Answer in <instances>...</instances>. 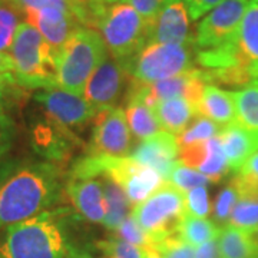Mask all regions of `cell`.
Here are the masks:
<instances>
[{"label": "cell", "mask_w": 258, "mask_h": 258, "mask_svg": "<svg viewBox=\"0 0 258 258\" xmlns=\"http://www.w3.org/2000/svg\"><path fill=\"white\" fill-rule=\"evenodd\" d=\"M92 141L86 152L126 157L132 149V134L125 109L102 108L93 118Z\"/></svg>", "instance_id": "12"}, {"label": "cell", "mask_w": 258, "mask_h": 258, "mask_svg": "<svg viewBox=\"0 0 258 258\" xmlns=\"http://www.w3.org/2000/svg\"><path fill=\"white\" fill-rule=\"evenodd\" d=\"M66 258H103L95 248V245L86 241H81L69 251Z\"/></svg>", "instance_id": "44"}, {"label": "cell", "mask_w": 258, "mask_h": 258, "mask_svg": "<svg viewBox=\"0 0 258 258\" xmlns=\"http://www.w3.org/2000/svg\"><path fill=\"white\" fill-rule=\"evenodd\" d=\"M194 258H221L220 247H218V238L204 242L201 245L195 247Z\"/></svg>", "instance_id": "45"}, {"label": "cell", "mask_w": 258, "mask_h": 258, "mask_svg": "<svg viewBox=\"0 0 258 258\" xmlns=\"http://www.w3.org/2000/svg\"><path fill=\"white\" fill-rule=\"evenodd\" d=\"M208 83V78L201 68H195L185 74L155 83H139L129 79L126 98H137L151 108L162 101L185 98L197 106L204 88Z\"/></svg>", "instance_id": "10"}, {"label": "cell", "mask_w": 258, "mask_h": 258, "mask_svg": "<svg viewBox=\"0 0 258 258\" xmlns=\"http://www.w3.org/2000/svg\"><path fill=\"white\" fill-rule=\"evenodd\" d=\"M66 176L108 178L123 189L132 208L145 201L165 182L159 172L139 164L132 157H113L91 152L75 159Z\"/></svg>", "instance_id": "4"}, {"label": "cell", "mask_w": 258, "mask_h": 258, "mask_svg": "<svg viewBox=\"0 0 258 258\" xmlns=\"http://www.w3.org/2000/svg\"><path fill=\"white\" fill-rule=\"evenodd\" d=\"M99 3H103V5H113V3H118L120 0H96Z\"/></svg>", "instance_id": "50"}, {"label": "cell", "mask_w": 258, "mask_h": 258, "mask_svg": "<svg viewBox=\"0 0 258 258\" xmlns=\"http://www.w3.org/2000/svg\"><path fill=\"white\" fill-rule=\"evenodd\" d=\"M251 3H257L258 5V0H251Z\"/></svg>", "instance_id": "51"}, {"label": "cell", "mask_w": 258, "mask_h": 258, "mask_svg": "<svg viewBox=\"0 0 258 258\" xmlns=\"http://www.w3.org/2000/svg\"><path fill=\"white\" fill-rule=\"evenodd\" d=\"M64 197H68L75 212L83 220L102 224L106 217V201L103 182L99 178H69L64 181Z\"/></svg>", "instance_id": "17"}, {"label": "cell", "mask_w": 258, "mask_h": 258, "mask_svg": "<svg viewBox=\"0 0 258 258\" xmlns=\"http://www.w3.org/2000/svg\"><path fill=\"white\" fill-rule=\"evenodd\" d=\"M131 157L139 164L155 169L166 181L179 159V145L175 135L162 129L155 135L141 141Z\"/></svg>", "instance_id": "19"}, {"label": "cell", "mask_w": 258, "mask_h": 258, "mask_svg": "<svg viewBox=\"0 0 258 258\" xmlns=\"http://www.w3.org/2000/svg\"><path fill=\"white\" fill-rule=\"evenodd\" d=\"M197 64L208 82L248 85L258 78V5L251 3L235 36L224 46L198 50Z\"/></svg>", "instance_id": "3"}, {"label": "cell", "mask_w": 258, "mask_h": 258, "mask_svg": "<svg viewBox=\"0 0 258 258\" xmlns=\"http://www.w3.org/2000/svg\"><path fill=\"white\" fill-rule=\"evenodd\" d=\"M237 203H238V192L230 181L220 191L217 200H215L214 208H212V221L221 228L224 225H227L231 217V212Z\"/></svg>", "instance_id": "37"}, {"label": "cell", "mask_w": 258, "mask_h": 258, "mask_svg": "<svg viewBox=\"0 0 258 258\" xmlns=\"http://www.w3.org/2000/svg\"><path fill=\"white\" fill-rule=\"evenodd\" d=\"M120 2L128 3L129 6H132L134 9L137 10L141 15V18L149 25V29H151L154 20L158 16L159 10L162 9V6L165 3V0H120Z\"/></svg>", "instance_id": "42"}, {"label": "cell", "mask_w": 258, "mask_h": 258, "mask_svg": "<svg viewBox=\"0 0 258 258\" xmlns=\"http://www.w3.org/2000/svg\"><path fill=\"white\" fill-rule=\"evenodd\" d=\"M228 224L252 232L258 225V200H238L231 212Z\"/></svg>", "instance_id": "35"}, {"label": "cell", "mask_w": 258, "mask_h": 258, "mask_svg": "<svg viewBox=\"0 0 258 258\" xmlns=\"http://www.w3.org/2000/svg\"><path fill=\"white\" fill-rule=\"evenodd\" d=\"M131 215L155 241L176 234L185 215V195L165 181L145 201L134 207Z\"/></svg>", "instance_id": "9"}, {"label": "cell", "mask_w": 258, "mask_h": 258, "mask_svg": "<svg viewBox=\"0 0 258 258\" xmlns=\"http://www.w3.org/2000/svg\"><path fill=\"white\" fill-rule=\"evenodd\" d=\"M26 89L18 86L16 83L0 78V115H9L10 111L22 101Z\"/></svg>", "instance_id": "40"}, {"label": "cell", "mask_w": 258, "mask_h": 258, "mask_svg": "<svg viewBox=\"0 0 258 258\" xmlns=\"http://www.w3.org/2000/svg\"><path fill=\"white\" fill-rule=\"evenodd\" d=\"M10 3L22 13V16L28 12L57 8V9L74 12L78 20H79L83 6V0H10Z\"/></svg>", "instance_id": "36"}, {"label": "cell", "mask_w": 258, "mask_h": 258, "mask_svg": "<svg viewBox=\"0 0 258 258\" xmlns=\"http://www.w3.org/2000/svg\"><path fill=\"white\" fill-rule=\"evenodd\" d=\"M251 237H252L254 242H255V244L258 245V225H257V228H255V230L251 232Z\"/></svg>", "instance_id": "49"}, {"label": "cell", "mask_w": 258, "mask_h": 258, "mask_svg": "<svg viewBox=\"0 0 258 258\" xmlns=\"http://www.w3.org/2000/svg\"><path fill=\"white\" fill-rule=\"evenodd\" d=\"M64 181L62 165L49 161L22 164L0 184V231L60 205Z\"/></svg>", "instance_id": "1"}, {"label": "cell", "mask_w": 258, "mask_h": 258, "mask_svg": "<svg viewBox=\"0 0 258 258\" xmlns=\"http://www.w3.org/2000/svg\"><path fill=\"white\" fill-rule=\"evenodd\" d=\"M102 182H103V192L106 201V217L102 225L109 232H115L120 225V222L131 214L132 205L119 185L115 184L108 178H102Z\"/></svg>", "instance_id": "27"}, {"label": "cell", "mask_w": 258, "mask_h": 258, "mask_svg": "<svg viewBox=\"0 0 258 258\" xmlns=\"http://www.w3.org/2000/svg\"><path fill=\"white\" fill-rule=\"evenodd\" d=\"M185 195V214L208 218L211 214V203L207 186H197L184 194Z\"/></svg>", "instance_id": "39"}, {"label": "cell", "mask_w": 258, "mask_h": 258, "mask_svg": "<svg viewBox=\"0 0 258 258\" xmlns=\"http://www.w3.org/2000/svg\"><path fill=\"white\" fill-rule=\"evenodd\" d=\"M152 109L161 128L175 137L198 116L197 106L185 98H174L159 102Z\"/></svg>", "instance_id": "23"}, {"label": "cell", "mask_w": 258, "mask_h": 258, "mask_svg": "<svg viewBox=\"0 0 258 258\" xmlns=\"http://www.w3.org/2000/svg\"><path fill=\"white\" fill-rule=\"evenodd\" d=\"M251 0H224L197 25L194 45L198 50L224 46L235 36Z\"/></svg>", "instance_id": "11"}, {"label": "cell", "mask_w": 258, "mask_h": 258, "mask_svg": "<svg viewBox=\"0 0 258 258\" xmlns=\"http://www.w3.org/2000/svg\"><path fill=\"white\" fill-rule=\"evenodd\" d=\"M108 56L101 33L79 26L63 46L56 50V88L83 95L89 78Z\"/></svg>", "instance_id": "5"}, {"label": "cell", "mask_w": 258, "mask_h": 258, "mask_svg": "<svg viewBox=\"0 0 258 258\" xmlns=\"http://www.w3.org/2000/svg\"><path fill=\"white\" fill-rule=\"evenodd\" d=\"M9 55L15 82L26 91L56 88V50L28 22L19 25Z\"/></svg>", "instance_id": "6"}, {"label": "cell", "mask_w": 258, "mask_h": 258, "mask_svg": "<svg viewBox=\"0 0 258 258\" xmlns=\"http://www.w3.org/2000/svg\"><path fill=\"white\" fill-rule=\"evenodd\" d=\"M126 78L129 75L123 62L109 55L89 78L83 96L96 109L115 108L125 96Z\"/></svg>", "instance_id": "14"}, {"label": "cell", "mask_w": 258, "mask_h": 258, "mask_svg": "<svg viewBox=\"0 0 258 258\" xmlns=\"http://www.w3.org/2000/svg\"><path fill=\"white\" fill-rule=\"evenodd\" d=\"M218 137L221 139L227 164L232 172H237L258 151L257 137L242 128L237 122L221 128Z\"/></svg>", "instance_id": "21"}, {"label": "cell", "mask_w": 258, "mask_h": 258, "mask_svg": "<svg viewBox=\"0 0 258 258\" xmlns=\"http://www.w3.org/2000/svg\"><path fill=\"white\" fill-rule=\"evenodd\" d=\"M79 215L57 205L26 221L0 231V258H66L81 241L76 238Z\"/></svg>", "instance_id": "2"}, {"label": "cell", "mask_w": 258, "mask_h": 258, "mask_svg": "<svg viewBox=\"0 0 258 258\" xmlns=\"http://www.w3.org/2000/svg\"><path fill=\"white\" fill-rule=\"evenodd\" d=\"M220 232L221 227L210 218H200L188 214H185L176 230V234L191 247H198L204 242L217 240Z\"/></svg>", "instance_id": "28"}, {"label": "cell", "mask_w": 258, "mask_h": 258, "mask_svg": "<svg viewBox=\"0 0 258 258\" xmlns=\"http://www.w3.org/2000/svg\"><path fill=\"white\" fill-rule=\"evenodd\" d=\"M22 13L10 0H0V52L9 53L19 25L23 22Z\"/></svg>", "instance_id": "31"}, {"label": "cell", "mask_w": 258, "mask_h": 258, "mask_svg": "<svg viewBox=\"0 0 258 258\" xmlns=\"http://www.w3.org/2000/svg\"><path fill=\"white\" fill-rule=\"evenodd\" d=\"M23 162L18 161V159H10V158H5V159H0V184L10 176L19 166L22 165Z\"/></svg>", "instance_id": "47"}, {"label": "cell", "mask_w": 258, "mask_h": 258, "mask_svg": "<svg viewBox=\"0 0 258 258\" xmlns=\"http://www.w3.org/2000/svg\"><path fill=\"white\" fill-rule=\"evenodd\" d=\"M95 30H99L112 57L126 62L149 42V25L128 3L103 5Z\"/></svg>", "instance_id": "7"}, {"label": "cell", "mask_w": 258, "mask_h": 258, "mask_svg": "<svg viewBox=\"0 0 258 258\" xmlns=\"http://www.w3.org/2000/svg\"><path fill=\"white\" fill-rule=\"evenodd\" d=\"M0 78L15 82V68H13V60L9 53L0 52Z\"/></svg>", "instance_id": "46"}, {"label": "cell", "mask_w": 258, "mask_h": 258, "mask_svg": "<svg viewBox=\"0 0 258 258\" xmlns=\"http://www.w3.org/2000/svg\"><path fill=\"white\" fill-rule=\"evenodd\" d=\"M30 139L32 147L40 157L57 165L66 162L72 157L75 149L81 145V141L72 129L57 123L49 116L33 123Z\"/></svg>", "instance_id": "15"}, {"label": "cell", "mask_w": 258, "mask_h": 258, "mask_svg": "<svg viewBox=\"0 0 258 258\" xmlns=\"http://www.w3.org/2000/svg\"><path fill=\"white\" fill-rule=\"evenodd\" d=\"M23 18L25 22L30 23L40 32V35L55 50L63 46L64 42L75 30L82 26L74 12L57 8L28 12L23 15Z\"/></svg>", "instance_id": "20"}, {"label": "cell", "mask_w": 258, "mask_h": 258, "mask_svg": "<svg viewBox=\"0 0 258 258\" xmlns=\"http://www.w3.org/2000/svg\"><path fill=\"white\" fill-rule=\"evenodd\" d=\"M154 249L161 258H194V247L185 242L178 234L157 240Z\"/></svg>", "instance_id": "38"}, {"label": "cell", "mask_w": 258, "mask_h": 258, "mask_svg": "<svg viewBox=\"0 0 258 258\" xmlns=\"http://www.w3.org/2000/svg\"><path fill=\"white\" fill-rule=\"evenodd\" d=\"M125 115L134 138L144 141L162 131L154 109L137 98H126Z\"/></svg>", "instance_id": "25"}, {"label": "cell", "mask_w": 258, "mask_h": 258, "mask_svg": "<svg viewBox=\"0 0 258 258\" xmlns=\"http://www.w3.org/2000/svg\"><path fill=\"white\" fill-rule=\"evenodd\" d=\"M123 64L131 81L155 83L195 69L197 47L194 42L182 45L148 43Z\"/></svg>", "instance_id": "8"}, {"label": "cell", "mask_w": 258, "mask_h": 258, "mask_svg": "<svg viewBox=\"0 0 258 258\" xmlns=\"http://www.w3.org/2000/svg\"><path fill=\"white\" fill-rule=\"evenodd\" d=\"M179 162L204 174L211 182L221 181L230 172L220 137L179 148Z\"/></svg>", "instance_id": "18"}, {"label": "cell", "mask_w": 258, "mask_h": 258, "mask_svg": "<svg viewBox=\"0 0 258 258\" xmlns=\"http://www.w3.org/2000/svg\"><path fill=\"white\" fill-rule=\"evenodd\" d=\"M115 234L119 235L122 240L128 241L129 244L138 247L142 251L154 249V245H155V238L152 235H149L147 231L135 221V218L131 214L120 222V225L118 227V230L115 231Z\"/></svg>", "instance_id": "34"}, {"label": "cell", "mask_w": 258, "mask_h": 258, "mask_svg": "<svg viewBox=\"0 0 258 258\" xmlns=\"http://www.w3.org/2000/svg\"><path fill=\"white\" fill-rule=\"evenodd\" d=\"M189 18L192 22H197L203 18L204 15L210 13L212 9H215L218 5H221L224 0H185Z\"/></svg>", "instance_id": "43"}, {"label": "cell", "mask_w": 258, "mask_h": 258, "mask_svg": "<svg viewBox=\"0 0 258 258\" xmlns=\"http://www.w3.org/2000/svg\"><path fill=\"white\" fill-rule=\"evenodd\" d=\"M95 248L103 258H142L144 251L128 241L122 240L119 235L111 232L106 238L96 241Z\"/></svg>", "instance_id": "32"}, {"label": "cell", "mask_w": 258, "mask_h": 258, "mask_svg": "<svg viewBox=\"0 0 258 258\" xmlns=\"http://www.w3.org/2000/svg\"><path fill=\"white\" fill-rule=\"evenodd\" d=\"M18 135L16 123L9 115H0V159L8 158Z\"/></svg>", "instance_id": "41"}, {"label": "cell", "mask_w": 258, "mask_h": 258, "mask_svg": "<svg viewBox=\"0 0 258 258\" xmlns=\"http://www.w3.org/2000/svg\"><path fill=\"white\" fill-rule=\"evenodd\" d=\"M254 81H255V79H254ZM257 81H258V78H257Z\"/></svg>", "instance_id": "52"}, {"label": "cell", "mask_w": 258, "mask_h": 258, "mask_svg": "<svg viewBox=\"0 0 258 258\" xmlns=\"http://www.w3.org/2000/svg\"><path fill=\"white\" fill-rule=\"evenodd\" d=\"M142 258H161V255L155 249H147V251H144V257Z\"/></svg>", "instance_id": "48"}, {"label": "cell", "mask_w": 258, "mask_h": 258, "mask_svg": "<svg viewBox=\"0 0 258 258\" xmlns=\"http://www.w3.org/2000/svg\"><path fill=\"white\" fill-rule=\"evenodd\" d=\"M191 22L185 0H165L151 26L148 43L182 45L194 42Z\"/></svg>", "instance_id": "16"}, {"label": "cell", "mask_w": 258, "mask_h": 258, "mask_svg": "<svg viewBox=\"0 0 258 258\" xmlns=\"http://www.w3.org/2000/svg\"><path fill=\"white\" fill-rule=\"evenodd\" d=\"M232 93L235 120L258 138V81H252Z\"/></svg>", "instance_id": "26"}, {"label": "cell", "mask_w": 258, "mask_h": 258, "mask_svg": "<svg viewBox=\"0 0 258 258\" xmlns=\"http://www.w3.org/2000/svg\"><path fill=\"white\" fill-rule=\"evenodd\" d=\"M33 99L45 111L46 116L69 129L82 128L93 120L99 111L83 95H76L62 88L39 89L33 95Z\"/></svg>", "instance_id": "13"}, {"label": "cell", "mask_w": 258, "mask_h": 258, "mask_svg": "<svg viewBox=\"0 0 258 258\" xmlns=\"http://www.w3.org/2000/svg\"><path fill=\"white\" fill-rule=\"evenodd\" d=\"M231 184L238 192V200H258V151L235 172Z\"/></svg>", "instance_id": "29"}, {"label": "cell", "mask_w": 258, "mask_h": 258, "mask_svg": "<svg viewBox=\"0 0 258 258\" xmlns=\"http://www.w3.org/2000/svg\"><path fill=\"white\" fill-rule=\"evenodd\" d=\"M218 247L221 258H258V245L252 240L251 232L230 224L221 228Z\"/></svg>", "instance_id": "24"}, {"label": "cell", "mask_w": 258, "mask_h": 258, "mask_svg": "<svg viewBox=\"0 0 258 258\" xmlns=\"http://www.w3.org/2000/svg\"><path fill=\"white\" fill-rule=\"evenodd\" d=\"M166 181L171 182L184 194L186 191H189V189L197 188V186H207L208 184H212L204 174L195 171L189 166L184 165V164H181L179 161L174 165Z\"/></svg>", "instance_id": "33"}, {"label": "cell", "mask_w": 258, "mask_h": 258, "mask_svg": "<svg viewBox=\"0 0 258 258\" xmlns=\"http://www.w3.org/2000/svg\"><path fill=\"white\" fill-rule=\"evenodd\" d=\"M220 132H221V126H218L215 122H212L208 118L198 115L179 135H176V141L179 148H184L192 145L195 142L218 137Z\"/></svg>", "instance_id": "30"}, {"label": "cell", "mask_w": 258, "mask_h": 258, "mask_svg": "<svg viewBox=\"0 0 258 258\" xmlns=\"http://www.w3.org/2000/svg\"><path fill=\"white\" fill-rule=\"evenodd\" d=\"M197 111L198 115L208 118L221 128L237 122L232 93L212 83L205 85L201 99L197 103Z\"/></svg>", "instance_id": "22"}]
</instances>
